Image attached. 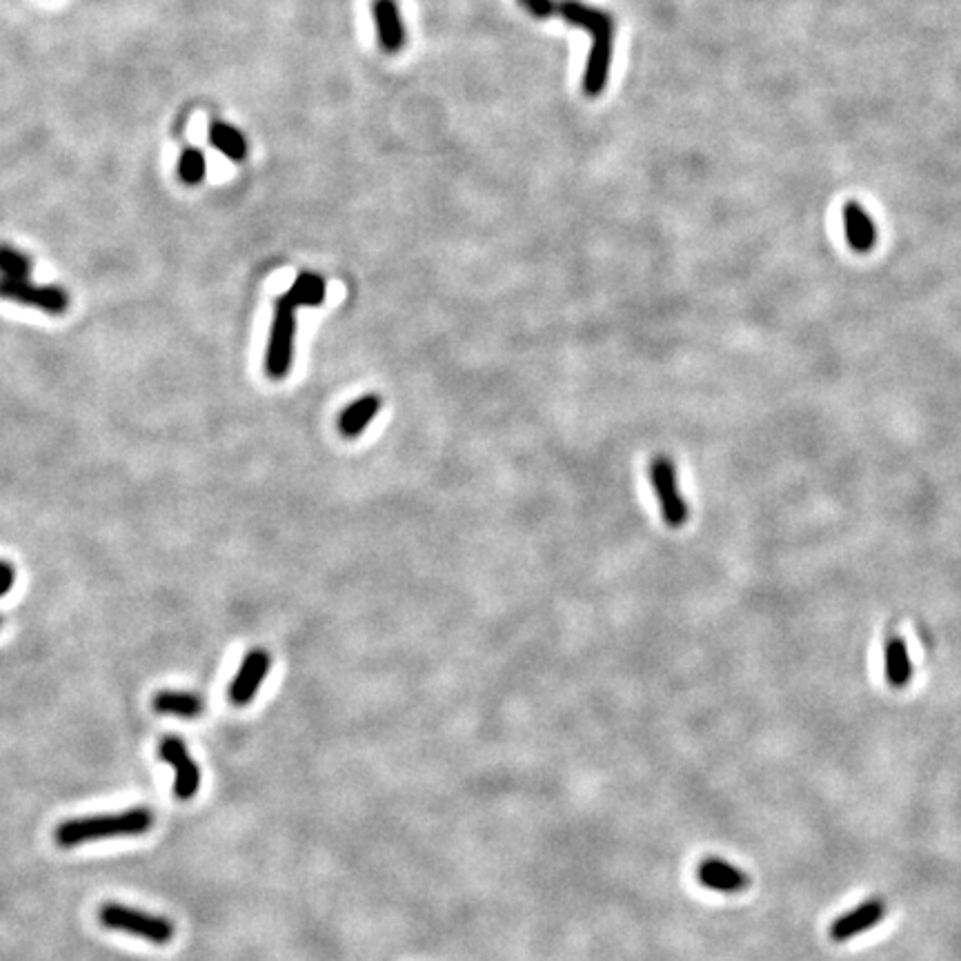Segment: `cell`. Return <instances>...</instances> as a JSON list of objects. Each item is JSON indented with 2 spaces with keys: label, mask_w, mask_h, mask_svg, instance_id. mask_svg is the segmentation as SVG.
I'll list each match as a JSON object with an SVG mask.
<instances>
[{
  "label": "cell",
  "mask_w": 961,
  "mask_h": 961,
  "mask_svg": "<svg viewBox=\"0 0 961 961\" xmlns=\"http://www.w3.org/2000/svg\"><path fill=\"white\" fill-rule=\"evenodd\" d=\"M697 879L701 886L717 890V893H728V895L743 893V890L750 886V877L743 873L741 868L717 857H708L701 861L697 868Z\"/></svg>",
  "instance_id": "obj_10"
},
{
  "label": "cell",
  "mask_w": 961,
  "mask_h": 961,
  "mask_svg": "<svg viewBox=\"0 0 961 961\" xmlns=\"http://www.w3.org/2000/svg\"><path fill=\"white\" fill-rule=\"evenodd\" d=\"M381 396L379 394H365L361 399L352 401L350 405H345V410L341 412L339 421V432L345 439H356L361 437L363 430L368 428V423L374 419L381 410Z\"/></svg>",
  "instance_id": "obj_13"
},
{
  "label": "cell",
  "mask_w": 961,
  "mask_h": 961,
  "mask_svg": "<svg viewBox=\"0 0 961 961\" xmlns=\"http://www.w3.org/2000/svg\"><path fill=\"white\" fill-rule=\"evenodd\" d=\"M0 299L36 307L52 316H61L69 310V294L61 285L32 283L29 279H0Z\"/></svg>",
  "instance_id": "obj_4"
},
{
  "label": "cell",
  "mask_w": 961,
  "mask_h": 961,
  "mask_svg": "<svg viewBox=\"0 0 961 961\" xmlns=\"http://www.w3.org/2000/svg\"><path fill=\"white\" fill-rule=\"evenodd\" d=\"M14 583H16V570L14 566L9 561H3L0 559V597H5V594H9V590L14 588Z\"/></svg>",
  "instance_id": "obj_22"
},
{
  "label": "cell",
  "mask_w": 961,
  "mask_h": 961,
  "mask_svg": "<svg viewBox=\"0 0 961 961\" xmlns=\"http://www.w3.org/2000/svg\"><path fill=\"white\" fill-rule=\"evenodd\" d=\"M372 14L379 29V43L388 54L401 52L405 45V27L396 0H374Z\"/></svg>",
  "instance_id": "obj_11"
},
{
  "label": "cell",
  "mask_w": 961,
  "mask_h": 961,
  "mask_svg": "<svg viewBox=\"0 0 961 961\" xmlns=\"http://www.w3.org/2000/svg\"><path fill=\"white\" fill-rule=\"evenodd\" d=\"M884 915H886V904L881 899L873 897V899L861 901L857 908L848 910L846 915H841L832 921L830 937L841 944V941L864 935L866 930L875 928L879 921L884 919Z\"/></svg>",
  "instance_id": "obj_9"
},
{
  "label": "cell",
  "mask_w": 961,
  "mask_h": 961,
  "mask_svg": "<svg viewBox=\"0 0 961 961\" xmlns=\"http://www.w3.org/2000/svg\"><path fill=\"white\" fill-rule=\"evenodd\" d=\"M844 230L850 247L859 254L870 252L877 243V225L859 203L844 207Z\"/></svg>",
  "instance_id": "obj_12"
},
{
  "label": "cell",
  "mask_w": 961,
  "mask_h": 961,
  "mask_svg": "<svg viewBox=\"0 0 961 961\" xmlns=\"http://www.w3.org/2000/svg\"><path fill=\"white\" fill-rule=\"evenodd\" d=\"M325 279L314 272H303L296 276L294 285L290 287V292L285 294V299L290 301L294 307H316L325 301Z\"/></svg>",
  "instance_id": "obj_17"
},
{
  "label": "cell",
  "mask_w": 961,
  "mask_h": 961,
  "mask_svg": "<svg viewBox=\"0 0 961 961\" xmlns=\"http://www.w3.org/2000/svg\"><path fill=\"white\" fill-rule=\"evenodd\" d=\"M517 3H519L530 16L539 18V21H546V18L557 16V9H559L557 0H517Z\"/></svg>",
  "instance_id": "obj_21"
},
{
  "label": "cell",
  "mask_w": 961,
  "mask_h": 961,
  "mask_svg": "<svg viewBox=\"0 0 961 961\" xmlns=\"http://www.w3.org/2000/svg\"><path fill=\"white\" fill-rule=\"evenodd\" d=\"M210 143L216 147L221 154H225L232 161H243L247 156V141L245 136L236 130V127L227 125L223 121H216L210 127Z\"/></svg>",
  "instance_id": "obj_18"
},
{
  "label": "cell",
  "mask_w": 961,
  "mask_h": 961,
  "mask_svg": "<svg viewBox=\"0 0 961 961\" xmlns=\"http://www.w3.org/2000/svg\"><path fill=\"white\" fill-rule=\"evenodd\" d=\"M0 626H3V617H0Z\"/></svg>",
  "instance_id": "obj_23"
},
{
  "label": "cell",
  "mask_w": 961,
  "mask_h": 961,
  "mask_svg": "<svg viewBox=\"0 0 961 961\" xmlns=\"http://www.w3.org/2000/svg\"><path fill=\"white\" fill-rule=\"evenodd\" d=\"M557 16H561L563 21L574 25V27L586 29V32H590V34L603 32V29H614V21H612L610 14L601 12V9L583 5V3H579V0H561L559 9H557Z\"/></svg>",
  "instance_id": "obj_16"
},
{
  "label": "cell",
  "mask_w": 961,
  "mask_h": 961,
  "mask_svg": "<svg viewBox=\"0 0 961 961\" xmlns=\"http://www.w3.org/2000/svg\"><path fill=\"white\" fill-rule=\"evenodd\" d=\"M98 921H101L105 928L141 937L156 946H167L176 937V926L172 919L145 913V910H136L123 904H114V901L98 908Z\"/></svg>",
  "instance_id": "obj_2"
},
{
  "label": "cell",
  "mask_w": 961,
  "mask_h": 961,
  "mask_svg": "<svg viewBox=\"0 0 961 961\" xmlns=\"http://www.w3.org/2000/svg\"><path fill=\"white\" fill-rule=\"evenodd\" d=\"M205 172H207V163H205L203 152L185 150L181 161H178V174H181L183 181L190 185L201 183L205 178Z\"/></svg>",
  "instance_id": "obj_20"
},
{
  "label": "cell",
  "mask_w": 961,
  "mask_h": 961,
  "mask_svg": "<svg viewBox=\"0 0 961 961\" xmlns=\"http://www.w3.org/2000/svg\"><path fill=\"white\" fill-rule=\"evenodd\" d=\"M270 668H272L270 652L263 650V648H256V650L247 652L239 672H236L234 681L230 683V690H227V699H230L234 706H239V708L247 706V703H252L254 697H256V692H259V688H261V683L267 677V672H270Z\"/></svg>",
  "instance_id": "obj_7"
},
{
  "label": "cell",
  "mask_w": 961,
  "mask_h": 961,
  "mask_svg": "<svg viewBox=\"0 0 961 961\" xmlns=\"http://www.w3.org/2000/svg\"><path fill=\"white\" fill-rule=\"evenodd\" d=\"M294 339H296V307L281 296L276 301L274 321L265 350V372L270 379L281 381L292 370L294 363Z\"/></svg>",
  "instance_id": "obj_3"
},
{
  "label": "cell",
  "mask_w": 961,
  "mask_h": 961,
  "mask_svg": "<svg viewBox=\"0 0 961 961\" xmlns=\"http://www.w3.org/2000/svg\"><path fill=\"white\" fill-rule=\"evenodd\" d=\"M154 821V812L145 806L110 812V815L76 817L58 824L54 830V839L61 848H76L87 844V841L145 835V832L154 828Z\"/></svg>",
  "instance_id": "obj_1"
},
{
  "label": "cell",
  "mask_w": 961,
  "mask_h": 961,
  "mask_svg": "<svg viewBox=\"0 0 961 961\" xmlns=\"http://www.w3.org/2000/svg\"><path fill=\"white\" fill-rule=\"evenodd\" d=\"M158 757L174 770V797L178 801H190L201 790V768L192 759L181 737H165L158 746Z\"/></svg>",
  "instance_id": "obj_6"
},
{
  "label": "cell",
  "mask_w": 961,
  "mask_h": 961,
  "mask_svg": "<svg viewBox=\"0 0 961 961\" xmlns=\"http://www.w3.org/2000/svg\"><path fill=\"white\" fill-rule=\"evenodd\" d=\"M32 261L21 250L0 243V279H29Z\"/></svg>",
  "instance_id": "obj_19"
},
{
  "label": "cell",
  "mask_w": 961,
  "mask_h": 961,
  "mask_svg": "<svg viewBox=\"0 0 961 961\" xmlns=\"http://www.w3.org/2000/svg\"><path fill=\"white\" fill-rule=\"evenodd\" d=\"M884 672L893 688H906L913 679V661H910L906 641L899 634H888L884 643Z\"/></svg>",
  "instance_id": "obj_15"
},
{
  "label": "cell",
  "mask_w": 961,
  "mask_h": 961,
  "mask_svg": "<svg viewBox=\"0 0 961 961\" xmlns=\"http://www.w3.org/2000/svg\"><path fill=\"white\" fill-rule=\"evenodd\" d=\"M152 708L158 715L167 717H181V719H198L205 712L203 697L185 690H161L152 699Z\"/></svg>",
  "instance_id": "obj_14"
},
{
  "label": "cell",
  "mask_w": 961,
  "mask_h": 961,
  "mask_svg": "<svg viewBox=\"0 0 961 961\" xmlns=\"http://www.w3.org/2000/svg\"><path fill=\"white\" fill-rule=\"evenodd\" d=\"M650 481L661 505L663 521H666L670 528H681V525L688 521V505L679 490L675 463H672V459L666 457V454H659V457L652 459Z\"/></svg>",
  "instance_id": "obj_5"
},
{
  "label": "cell",
  "mask_w": 961,
  "mask_h": 961,
  "mask_svg": "<svg viewBox=\"0 0 961 961\" xmlns=\"http://www.w3.org/2000/svg\"><path fill=\"white\" fill-rule=\"evenodd\" d=\"M612 43H614V29H603V32L592 34V49L583 72V94L588 98H597L603 94L610 78L612 65Z\"/></svg>",
  "instance_id": "obj_8"
}]
</instances>
